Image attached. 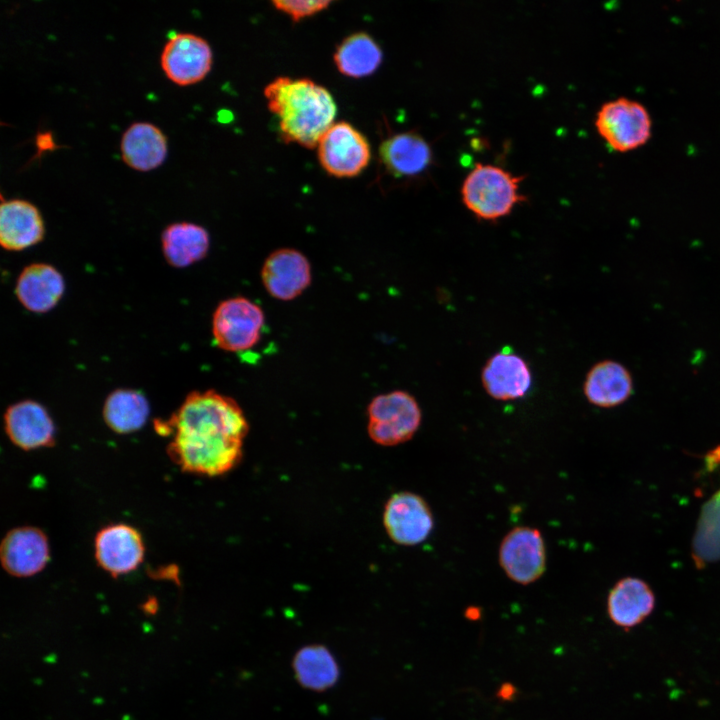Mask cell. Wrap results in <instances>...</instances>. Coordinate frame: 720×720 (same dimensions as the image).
<instances>
[{
    "instance_id": "ac0fdd59",
    "label": "cell",
    "mask_w": 720,
    "mask_h": 720,
    "mask_svg": "<svg viewBox=\"0 0 720 720\" xmlns=\"http://www.w3.org/2000/svg\"><path fill=\"white\" fill-rule=\"evenodd\" d=\"M65 291L61 273L52 265L33 263L19 274L15 294L18 301L29 311L46 313L53 309Z\"/></svg>"
},
{
    "instance_id": "4fadbf2b",
    "label": "cell",
    "mask_w": 720,
    "mask_h": 720,
    "mask_svg": "<svg viewBox=\"0 0 720 720\" xmlns=\"http://www.w3.org/2000/svg\"><path fill=\"white\" fill-rule=\"evenodd\" d=\"M49 559L47 535L37 527L13 528L1 542V565L12 576H33L45 568Z\"/></svg>"
},
{
    "instance_id": "7402d4cb",
    "label": "cell",
    "mask_w": 720,
    "mask_h": 720,
    "mask_svg": "<svg viewBox=\"0 0 720 720\" xmlns=\"http://www.w3.org/2000/svg\"><path fill=\"white\" fill-rule=\"evenodd\" d=\"M161 245L168 264L176 268H184L207 255L210 237L208 231L198 224L176 222L163 230Z\"/></svg>"
},
{
    "instance_id": "8992f818",
    "label": "cell",
    "mask_w": 720,
    "mask_h": 720,
    "mask_svg": "<svg viewBox=\"0 0 720 720\" xmlns=\"http://www.w3.org/2000/svg\"><path fill=\"white\" fill-rule=\"evenodd\" d=\"M265 325L262 308L250 299L237 296L223 300L212 317L215 344L227 352H244L260 340Z\"/></svg>"
},
{
    "instance_id": "6da1fadb",
    "label": "cell",
    "mask_w": 720,
    "mask_h": 720,
    "mask_svg": "<svg viewBox=\"0 0 720 720\" xmlns=\"http://www.w3.org/2000/svg\"><path fill=\"white\" fill-rule=\"evenodd\" d=\"M170 435L171 461L184 472L215 477L234 469L243 457L249 423L232 397L215 390L190 392L168 420L155 422Z\"/></svg>"
},
{
    "instance_id": "d6986e66",
    "label": "cell",
    "mask_w": 720,
    "mask_h": 720,
    "mask_svg": "<svg viewBox=\"0 0 720 720\" xmlns=\"http://www.w3.org/2000/svg\"><path fill=\"white\" fill-rule=\"evenodd\" d=\"M120 151L128 167L148 172L160 167L166 160L167 137L152 123L134 122L122 134Z\"/></svg>"
},
{
    "instance_id": "7c38bea8",
    "label": "cell",
    "mask_w": 720,
    "mask_h": 720,
    "mask_svg": "<svg viewBox=\"0 0 720 720\" xmlns=\"http://www.w3.org/2000/svg\"><path fill=\"white\" fill-rule=\"evenodd\" d=\"M261 280L271 297L291 301L311 284V265L299 250L280 248L265 259L261 268Z\"/></svg>"
},
{
    "instance_id": "5b68a950",
    "label": "cell",
    "mask_w": 720,
    "mask_h": 720,
    "mask_svg": "<svg viewBox=\"0 0 720 720\" xmlns=\"http://www.w3.org/2000/svg\"><path fill=\"white\" fill-rule=\"evenodd\" d=\"M594 124L602 139L617 152L643 146L652 134V119L647 108L626 97L602 104Z\"/></svg>"
},
{
    "instance_id": "277c9868",
    "label": "cell",
    "mask_w": 720,
    "mask_h": 720,
    "mask_svg": "<svg viewBox=\"0 0 720 720\" xmlns=\"http://www.w3.org/2000/svg\"><path fill=\"white\" fill-rule=\"evenodd\" d=\"M367 416L370 439L381 446H396L415 435L422 412L412 394L394 390L375 396L367 407Z\"/></svg>"
},
{
    "instance_id": "30bf717a",
    "label": "cell",
    "mask_w": 720,
    "mask_h": 720,
    "mask_svg": "<svg viewBox=\"0 0 720 720\" xmlns=\"http://www.w3.org/2000/svg\"><path fill=\"white\" fill-rule=\"evenodd\" d=\"M383 525L394 543L414 546L428 538L434 527V518L425 499L416 493L401 491L387 500Z\"/></svg>"
},
{
    "instance_id": "e0dca14e",
    "label": "cell",
    "mask_w": 720,
    "mask_h": 720,
    "mask_svg": "<svg viewBox=\"0 0 720 720\" xmlns=\"http://www.w3.org/2000/svg\"><path fill=\"white\" fill-rule=\"evenodd\" d=\"M45 234L39 209L23 199H2L0 243L8 251H20L39 243Z\"/></svg>"
},
{
    "instance_id": "ffe728a7",
    "label": "cell",
    "mask_w": 720,
    "mask_h": 720,
    "mask_svg": "<svg viewBox=\"0 0 720 720\" xmlns=\"http://www.w3.org/2000/svg\"><path fill=\"white\" fill-rule=\"evenodd\" d=\"M655 607V596L650 586L642 579L625 577L610 590L607 598V612L611 621L630 629L642 623Z\"/></svg>"
},
{
    "instance_id": "5bb4252c",
    "label": "cell",
    "mask_w": 720,
    "mask_h": 720,
    "mask_svg": "<svg viewBox=\"0 0 720 720\" xmlns=\"http://www.w3.org/2000/svg\"><path fill=\"white\" fill-rule=\"evenodd\" d=\"M4 429L9 440L23 450L55 444L54 422L46 408L34 400H22L7 407Z\"/></svg>"
},
{
    "instance_id": "2e32d148",
    "label": "cell",
    "mask_w": 720,
    "mask_h": 720,
    "mask_svg": "<svg viewBox=\"0 0 720 720\" xmlns=\"http://www.w3.org/2000/svg\"><path fill=\"white\" fill-rule=\"evenodd\" d=\"M379 155L386 171L396 178L420 176L433 162L431 146L416 131L388 136L380 145Z\"/></svg>"
},
{
    "instance_id": "44dd1931",
    "label": "cell",
    "mask_w": 720,
    "mask_h": 720,
    "mask_svg": "<svg viewBox=\"0 0 720 720\" xmlns=\"http://www.w3.org/2000/svg\"><path fill=\"white\" fill-rule=\"evenodd\" d=\"M583 392L592 405L612 408L630 398L633 392V379L629 370L620 362L599 361L587 372Z\"/></svg>"
},
{
    "instance_id": "8fae6325",
    "label": "cell",
    "mask_w": 720,
    "mask_h": 720,
    "mask_svg": "<svg viewBox=\"0 0 720 720\" xmlns=\"http://www.w3.org/2000/svg\"><path fill=\"white\" fill-rule=\"evenodd\" d=\"M94 551L98 565L116 578L138 568L144 559L145 545L136 528L118 523L97 532Z\"/></svg>"
},
{
    "instance_id": "9c48e42d",
    "label": "cell",
    "mask_w": 720,
    "mask_h": 720,
    "mask_svg": "<svg viewBox=\"0 0 720 720\" xmlns=\"http://www.w3.org/2000/svg\"><path fill=\"white\" fill-rule=\"evenodd\" d=\"M213 53L209 43L196 34L175 33L166 41L160 56L165 76L178 86L202 81L210 72Z\"/></svg>"
},
{
    "instance_id": "484cf974",
    "label": "cell",
    "mask_w": 720,
    "mask_h": 720,
    "mask_svg": "<svg viewBox=\"0 0 720 720\" xmlns=\"http://www.w3.org/2000/svg\"><path fill=\"white\" fill-rule=\"evenodd\" d=\"M697 568L720 560V489L702 506L692 541Z\"/></svg>"
},
{
    "instance_id": "7a4b0ae2",
    "label": "cell",
    "mask_w": 720,
    "mask_h": 720,
    "mask_svg": "<svg viewBox=\"0 0 720 720\" xmlns=\"http://www.w3.org/2000/svg\"><path fill=\"white\" fill-rule=\"evenodd\" d=\"M264 96L286 143L314 148L334 124L337 107L332 94L311 79L277 77L265 86Z\"/></svg>"
},
{
    "instance_id": "ba28073f",
    "label": "cell",
    "mask_w": 720,
    "mask_h": 720,
    "mask_svg": "<svg viewBox=\"0 0 720 720\" xmlns=\"http://www.w3.org/2000/svg\"><path fill=\"white\" fill-rule=\"evenodd\" d=\"M499 563L509 579L521 585L537 581L546 569V547L540 531L528 526L510 530L499 547Z\"/></svg>"
},
{
    "instance_id": "83f0119b",
    "label": "cell",
    "mask_w": 720,
    "mask_h": 720,
    "mask_svg": "<svg viewBox=\"0 0 720 720\" xmlns=\"http://www.w3.org/2000/svg\"><path fill=\"white\" fill-rule=\"evenodd\" d=\"M35 145L37 150V155L35 157H41L43 153L54 151L59 148V146L56 145L54 137L50 131H39L36 134Z\"/></svg>"
},
{
    "instance_id": "3957f363",
    "label": "cell",
    "mask_w": 720,
    "mask_h": 720,
    "mask_svg": "<svg viewBox=\"0 0 720 720\" xmlns=\"http://www.w3.org/2000/svg\"><path fill=\"white\" fill-rule=\"evenodd\" d=\"M523 179L499 166L476 163L462 183V202L479 220L495 222L526 201L519 193Z\"/></svg>"
},
{
    "instance_id": "9a60e30c",
    "label": "cell",
    "mask_w": 720,
    "mask_h": 720,
    "mask_svg": "<svg viewBox=\"0 0 720 720\" xmlns=\"http://www.w3.org/2000/svg\"><path fill=\"white\" fill-rule=\"evenodd\" d=\"M481 383L495 400H517L529 391L532 373L524 358L503 348L486 361L481 371Z\"/></svg>"
},
{
    "instance_id": "52a82bcc",
    "label": "cell",
    "mask_w": 720,
    "mask_h": 720,
    "mask_svg": "<svg viewBox=\"0 0 720 720\" xmlns=\"http://www.w3.org/2000/svg\"><path fill=\"white\" fill-rule=\"evenodd\" d=\"M317 147L322 168L337 178L359 175L371 158L366 137L345 121L334 123L321 137Z\"/></svg>"
},
{
    "instance_id": "603a6c76",
    "label": "cell",
    "mask_w": 720,
    "mask_h": 720,
    "mask_svg": "<svg viewBox=\"0 0 720 720\" xmlns=\"http://www.w3.org/2000/svg\"><path fill=\"white\" fill-rule=\"evenodd\" d=\"M292 666L298 683L316 692L333 687L340 675L335 657L321 644H311L299 649L293 658Z\"/></svg>"
},
{
    "instance_id": "cb8c5ba5",
    "label": "cell",
    "mask_w": 720,
    "mask_h": 720,
    "mask_svg": "<svg viewBox=\"0 0 720 720\" xmlns=\"http://www.w3.org/2000/svg\"><path fill=\"white\" fill-rule=\"evenodd\" d=\"M149 412L148 400L141 391L120 388L107 396L103 406V419L113 432L129 434L145 425Z\"/></svg>"
},
{
    "instance_id": "4316f807",
    "label": "cell",
    "mask_w": 720,
    "mask_h": 720,
    "mask_svg": "<svg viewBox=\"0 0 720 720\" xmlns=\"http://www.w3.org/2000/svg\"><path fill=\"white\" fill-rule=\"evenodd\" d=\"M332 1H283L276 0L272 1L275 9L289 16L294 22H298L304 18L311 17L327 9Z\"/></svg>"
},
{
    "instance_id": "d4e9b609",
    "label": "cell",
    "mask_w": 720,
    "mask_h": 720,
    "mask_svg": "<svg viewBox=\"0 0 720 720\" xmlns=\"http://www.w3.org/2000/svg\"><path fill=\"white\" fill-rule=\"evenodd\" d=\"M333 59L341 74L357 79L373 74L382 63L383 53L369 34L357 32L337 46Z\"/></svg>"
}]
</instances>
